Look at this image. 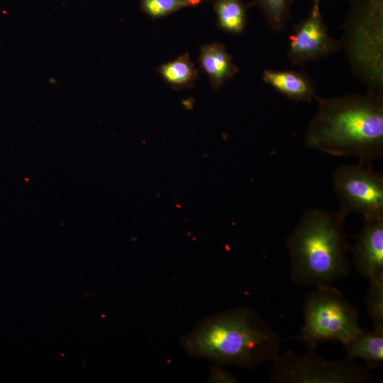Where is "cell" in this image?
Instances as JSON below:
<instances>
[{"label": "cell", "mask_w": 383, "mask_h": 383, "mask_svg": "<svg viewBox=\"0 0 383 383\" xmlns=\"http://www.w3.org/2000/svg\"><path fill=\"white\" fill-rule=\"evenodd\" d=\"M343 345L347 357L363 359L370 370L383 364V327L373 328L372 331L361 328Z\"/></svg>", "instance_id": "obj_12"}, {"label": "cell", "mask_w": 383, "mask_h": 383, "mask_svg": "<svg viewBox=\"0 0 383 383\" xmlns=\"http://www.w3.org/2000/svg\"><path fill=\"white\" fill-rule=\"evenodd\" d=\"M199 62L200 67L209 76L210 84L215 90L219 89L239 72L224 45L217 42L201 48Z\"/></svg>", "instance_id": "obj_11"}, {"label": "cell", "mask_w": 383, "mask_h": 383, "mask_svg": "<svg viewBox=\"0 0 383 383\" xmlns=\"http://www.w3.org/2000/svg\"><path fill=\"white\" fill-rule=\"evenodd\" d=\"M246 9L241 0H213L218 28L232 34L243 33L247 21Z\"/></svg>", "instance_id": "obj_14"}, {"label": "cell", "mask_w": 383, "mask_h": 383, "mask_svg": "<svg viewBox=\"0 0 383 383\" xmlns=\"http://www.w3.org/2000/svg\"><path fill=\"white\" fill-rule=\"evenodd\" d=\"M349 252L362 277L368 281L383 279V218L363 220V227Z\"/></svg>", "instance_id": "obj_9"}, {"label": "cell", "mask_w": 383, "mask_h": 383, "mask_svg": "<svg viewBox=\"0 0 383 383\" xmlns=\"http://www.w3.org/2000/svg\"><path fill=\"white\" fill-rule=\"evenodd\" d=\"M213 382H237V379L228 372L221 368H214L213 373L211 374Z\"/></svg>", "instance_id": "obj_18"}, {"label": "cell", "mask_w": 383, "mask_h": 383, "mask_svg": "<svg viewBox=\"0 0 383 383\" xmlns=\"http://www.w3.org/2000/svg\"><path fill=\"white\" fill-rule=\"evenodd\" d=\"M277 333L251 307L204 318L181 340L191 356L252 370L279 355Z\"/></svg>", "instance_id": "obj_2"}, {"label": "cell", "mask_w": 383, "mask_h": 383, "mask_svg": "<svg viewBox=\"0 0 383 383\" xmlns=\"http://www.w3.org/2000/svg\"><path fill=\"white\" fill-rule=\"evenodd\" d=\"M262 80L294 101L310 102L316 95V84L304 71L267 69L263 72Z\"/></svg>", "instance_id": "obj_10"}, {"label": "cell", "mask_w": 383, "mask_h": 383, "mask_svg": "<svg viewBox=\"0 0 383 383\" xmlns=\"http://www.w3.org/2000/svg\"><path fill=\"white\" fill-rule=\"evenodd\" d=\"M348 214L310 208L287 238L292 281L301 287L331 286L350 274L343 223Z\"/></svg>", "instance_id": "obj_3"}, {"label": "cell", "mask_w": 383, "mask_h": 383, "mask_svg": "<svg viewBox=\"0 0 383 383\" xmlns=\"http://www.w3.org/2000/svg\"><path fill=\"white\" fill-rule=\"evenodd\" d=\"M365 301L373 328L383 327V279L369 281Z\"/></svg>", "instance_id": "obj_17"}, {"label": "cell", "mask_w": 383, "mask_h": 383, "mask_svg": "<svg viewBox=\"0 0 383 383\" xmlns=\"http://www.w3.org/2000/svg\"><path fill=\"white\" fill-rule=\"evenodd\" d=\"M292 0H255L264 13L271 28L276 33L285 30L290 18L289 6Z\"/></svg>", "instance_id": "obj_15"}, {"label": "cell", "mask_w": 383, "mask_h": 383, "mask_svg": "<svg viewBox=\"0 0 383 383\" xmlns=\"http://www.w3.org/2000/svg\"><path fill=\"white\" fill-rule=\"evenodd\" d=\"M202 0H140L141 9L153 18H159L182 9L193 7Z\"/></svg>", "instance_id": "obj_16"}, {"label": "cell", "mask_w": 383, "mask_h": 383, "mask_svg": "<svg viewBox=\"0 0 383 383\" xmlns=\"http://www.w3.org/2000/svg\"><path fill=\"white\" fill-rule=\"evenodd\" d=\"M314 3H319L320 0H313Z\"/></svg>", "instance_id": "obj_19"}, {"label": "cell", "mask_w": 383, "mask_h": 383, "mask_svg": "<svg viewBox=\"0 0 383 383\" xmlns=\"http://www.w3.org/2000/svg\"><path fill=\"white\" fill-rule=\"evenodd\" d=\"M318 109L306 128L304 143L337 157L353 156L371 165L383 157V98L369 91L333 98L315 95Z\"/></svg>", "instance_id": "obj_1"}, {"label": "cell", "mask_w": 383, "mask_h": 383, "mask_svg": "<svg viewBox=\"0 0 383 383\" xmlns=\"http://www.w3.org/2000/svg\"><path fill=\"white\" fill-rule=\"evenodd\" d=\"M288 38L287 55L295 66L323 58L343 48L329 34L319 3H314L309 16L294 27Z\"/></svg>", "instance_id": "obj_8"}, {"label": "cell", "mask_w": 383, "mask_h": 383, "mask_svg": "<svg viewBox=\"0 0 383 383\" xmlns=\"http://www.w3.org/2000/svg\"><path fill=\"white\" fill-rule=\"evenodd\" d=\"M344 45L353 69L373 91L383 82V0H355L345 25Z\"/></svg>", "instance_id": "obj_4"}, {"label": "cell", "mask_w": 383, "mask_h": 383, "mask_svg": "<svg viewBox=\"0 0 383 383\" xmlns=\"http://www.w3.org/2000/svg\"><path fill=\"white\" fill-rule=\"evenodd\" d=\"M272 383H368L372 374L355 359L331 360L315 349L304 354L287 350L272 361Z\"/></svg>", "instance_id": "obj_6"}, {"label": "cell", "mask_w": 383, "mask_h": 383, "mask_svg": "<svg viewBox=\"0 0 383 383\" xmlns=\"http://www.w3.org/2000/svg\"><path fill=\"white\" fill-rule=\"evenodd\" d=\"M157 70L174 89L192 88L198 78V71L187 53L162 65Z\"/></svg>", "instance_id": "obj_13"}, {"label": "cell", "mask_w": 383, "mask_h": 383, "mask_svg": "<svg viewBox=\"0 0 383 383\" xmlns=\"http://www.w3.org/2000/svg\"><path fill=\"white\" fill-rule=\"evenodd\" d=\"M340 209L360 213L363 220L383 218V175L371 165H341L332 175Z\"/></svg>", "instance_id": "obj_7"}, {"label": "cell", "mask_w": 383, "mask_h": 383, "mask_svg": "<svg viewBox=\"0 0 383 383\" xmlns=\"http://www.w3.org/2000/svg\"><path fill=\"white\" fill-rule=\"evenodd\" d=\"M303 306L301 333L291 339L304 342L308 349H315L323 342L344 345L361 330L357 310L332 285L309 292Z\"/></svg>", "instance_id": "obj_5"}]
</instances>
